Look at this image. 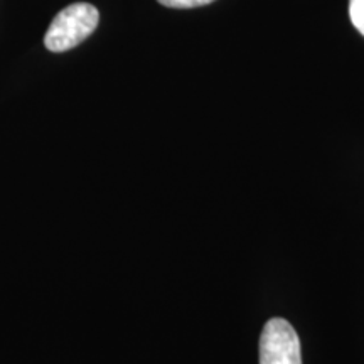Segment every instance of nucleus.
<instances>
[{
  "instance_id": "nucleus-1",
  "label": "nucleus",
  "mask_w": 364,
  "mask_h": 364,
  "mask_svg": "<svg viewBox=\"0 0 364 364\" xmlns=\"http://www.w3.org/2000/svg\"><path fill=\"white\" fill-rule=\"evenodd\" d=\"M98 21V9L91 4L78 2L63 9L44 36L46 48L51 53L70 51L95 33Z\"/></svg>"
},
{
  "instance_id": "nucleus-4",
  "label": "nucleus",
  "mask_w": 364,
  "mask_h": 364,
  "mask_svg": "<svg viewBox=\"0 0 364 364\" xmlns=\"http://www.w3.org/2000/svg\"><path fill=\"white\" fill-rule=\"evenodd\" d=\"M157 2L172 9H193V7L208 6V4L215 2V0H157Z\"/></svg>"
},
{
  "instance_id": "nucleus-3",
  "label": "nucleus",
  "mask_w": 364,
  "mask_h": 364,
  "mask_svg": "<svg viewBox=\"0 0 364 364\" xmlns=\"http://www.w3.org/2000/svg\"><path fill=\"white\" fill-rule=\"evenodd\" d=\"M349 17L359 34L364 36V0H349Z\"/></svg>"
},
{
  "instance_id": "nucleus-2",
  "label": "nucleus",
  "mask_w": 364,
  "mask_h": 364,
  "mask_svg": "<svg viewBox=\"0 0 364 364\" xmlns=\"http://www.w3.org/2000/svg\"><path fill=\"white\" fill-rule=\"evenodd\" d=\"M260 364H302L300 339L289 321L273 317L263 327Z\"/></svg>"
}]
</instances>
